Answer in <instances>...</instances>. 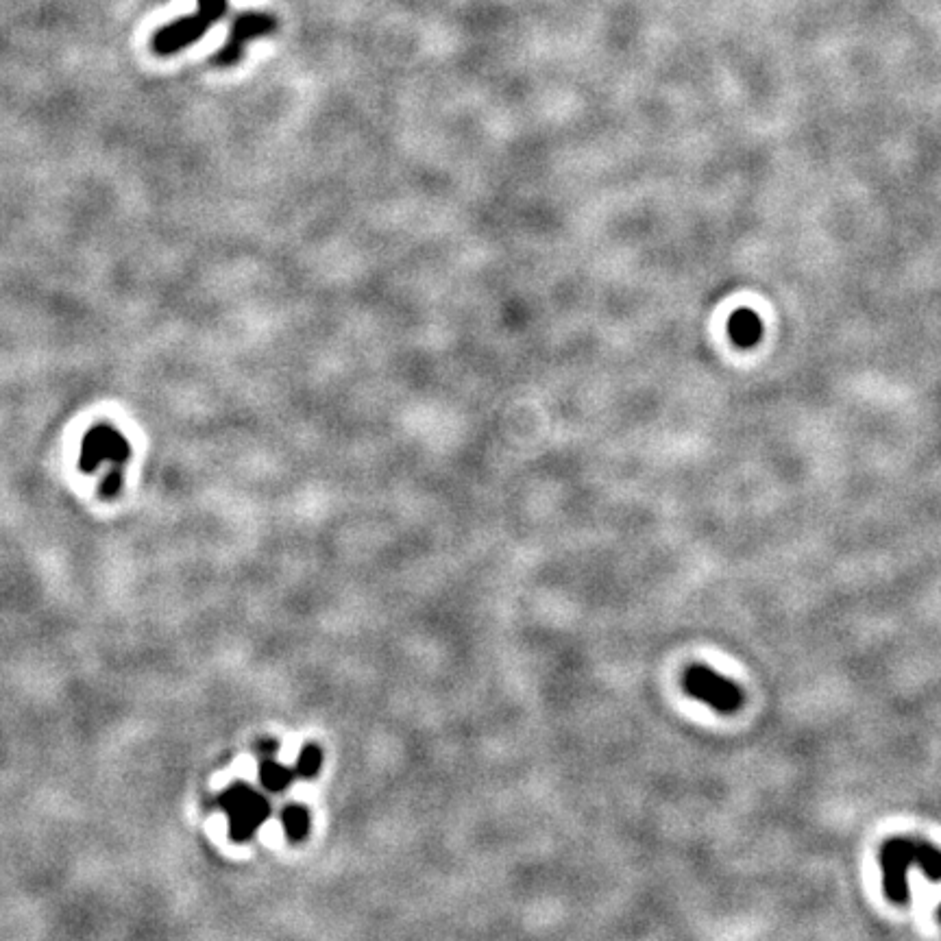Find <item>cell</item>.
<instances>
[{
	"label": "cell",
	"mask_w": 941,
	"mask_h": 941,
	"mask_svg": "<svg viewBox=\"0 0 941 941\" xmlns=\"http://www.w3.org/2000/svg\"><path fill=\"white\" fill-rule=\"evenodd\" d=\"M913 854L915 865L920 867L928 881L941 883V850L935 848L933 843L913 837Z\"/></svg>",
	"instance_id": "cell-8"
},
{
	"label": "cell",
	"mask_w": 941,
	"mask_h": 941,
	"mask_svg": "<svg viewBox=\"0 0 941 941\" xmlns=\"http://www.w3.org/2000/svg\"><path fill=\"white\" fill-rule=\"evenodd\" d=\"M684 691L691 698L708 704L717 713H737L745 702L743 689L737 682L721 676L719 671L704 667V665H691L684 671Z\"/></svg>",
	"instance_id": "cell-3"
},
{
	"label": "cell",
	"mask_w": 941,
	"mask_h": 941,
	"mask_svg": "<svg viewBox=\"0 0 941 941\" xmlns=\"http://www.w3.org/2000/svg\"><path fill=\"white\" fill-rule=\"evenodd\" d=\"M761 321L752 310H739L730 319V336L741 347H752L761 338Z\"/></svg>",
	"instance_id": "cell-7"
},
{
	"label": "cell",
	"mask_w": 941,
	"mask_h": 941,
	"mask_svg": "<svg viewBox=\"0 0 941 941\" xmlns=\"http://www.w3.org/2000/svg\"><path fill=\"white\" fill-rule=\"evenodd\" d=\"M881 872H883V891L891 904L904 907L911 900L909 889V870L915 865L913 837H891L883 843L881 854Z\"/></svg>",
	"instance_id": "cell-4"
},
{
	"label": "cell",
	"mask_w": 941,
	"mask_h": 941,
	"mask_svg": "<svg viewBox=\"0 0 941 941\" xmlns=\"http://www.w3.org/2000/svg\"><path fill=\"white\" fill-rule=\"evenodd\" d=\"M197 3H199L197 14L181 16L179 20L166 24V27H162L153 35L151 46L157 55H162V57L175 55L181 51V48L199 42L203 35L227 14V9H229V0H197Z\"/></svg>",
	"instance_id": "cell-1"
},
{
	"label": "cell",
	"mask_w": 941,
	"mask_h": 941,
	"mask_svg": "<svg viewBox=\"0 0 941 941\" xmlns=\"http://www.w3.org/2000/svg\"><path fill=\"white\" fill-rule=\"evenodd\" d=\"M277 750V741L273 739H262L260 745H258V752L266 754V756H273V752Z\"/></svg>",
	"instance_id": "cell-13"
},
{
	"label": "cell",
	"mask_w": 941,
	"mask_h": 941,
	"mask_svg": "<svg viewBox=\"0 0 941 941\" xmlns=\"http://www.w3.org/2000/svg\"><path fill=\"white\" fill-rule=\"evenodd\" d=\"M129 456L131 445L127 438L122 436L116 427L99 423L90 427L83 436L79 467L83 473H94L103 462H109L112 467H125Z\"/></svg>",
	"instance_id": "cell-5"
},
{
	"label": "cell",
	"mask_w": 941,
	"mask_h": 941,
	"mask_svg": "<svg viewBox=\"0 0 941 941\" xmlns=\"http://www.w3.org/2000/svg\"><path fill=\"white\" fill-rule=\"evenodd\" d=\"M281 824H284V833L292 843H299L310 833V813L301 804H288L281 811Z\"/></svg>",
	"instance_id": "cell-10"
},
{
	"label": "cell",
	"mask_w": 941,
	"mask_h": 941,
	"mask_svg": "<svg viewBox=\"0 0 941 941\" xmlns=\"http://www.w3.org/2000/svg\"><path fill=\"white\" fill-rule=\"evenodd\" d=\"M323 767V750L319 743H305L303 750L299 752V759L295 765V774L297 778L303 780H312L321 774Z\"/></svg>",
	"instance_id": "cell-11"
},
{
	"label": "cell",
	"mask_w": 941,
	"mask_h": 941,
	"mask_svg": "<svg viewBox=\"0 0 941 941\" xmlns=\"http://www.w3.org/2000/svg\"><path fill=\"white\" fill-rule=\"evenodd\" d=\"M275 29H277V20L271 14H262V11H247V14H240L234 20V24H231L229 38L221 51H218V55L214 57V64L221 68L236 66L253 40L264 38V35H271Z\"/></svg>",
	"instance_id": "cell-6"
},
{
	"label": "cell",
	"mask_w": 941,
	"mask_h": 941,
	"mask_svg": "<svg viewBox=\"0 0 941 941\" xmlns=\"http://www.w3.org/2000/svg\"><path fill=\"white\" fill-rule=\"evenodd\" d=\"M221 809L229 817V835L238 843L253 839L271 815V804L247 782H234L223 791Z\"/></svg>",
	"instance_id": "cell-2"
},
{
	"label": "cell",
	"mask_w": 941,
	"mask_h": 941,
	"mask_svg": "<svg viewBox=\"0 0 941 941\" xmlns=\"http://www.w3.org/2000/svg\"><path fill=\"white\" fill-rule=\"evenodd\" d=\"M122 482H125L122 467H112V471H109L103 478V482H101V497L103 499H114L120 493Z\"/></svg>",
	"instance_id": "cell-12"
},
{
	"label": "cell",
	"mask_w": 941,
	"mask_h": 941,
	"mask_svg": "<svg viewBox=\"0 0 941 941\" xmlns=\"http://www.w3.org/2000/svg\"><path fill=\"white\" fill-rule=\"evenodd\" d=\"M295 776H297L295 769H290L286 765L273 761L271 756H268V759L260 765V785L266 791H273V793L286 791L292 785Z\"/></svg>",
	"instance_id": "cell-9"
},
{
	"label": "cell",
	"mask_w": 941,
	"mask_h": 941,
	"mask_svg": "<svg viewBox=\"0 0 941 941\" xmlns=\"http://www.w3.org/2000/svg\"><path fill=\"white\" fill-rule=\"evenodd\" d=\"M939 922H941V907H939Z\"/></svg>",
	"instance_id": "cell-14"
}]
</instances>
